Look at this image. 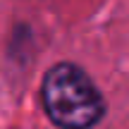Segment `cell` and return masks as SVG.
Wrapping results in <instances>:
<instances>
[{
    "label": "cell",
    "instance_id": "cell-1",
    "mask_svg": "<svg viewBox=\"0 0 129 129\" xmlns=\"http://www.w3.org/2000/svg\"><path fill=\"white\" fill-rule=\"evenodd\" d=\"M41 101L48 120L60 129H93L105 117L103 93L74 62H57L46 72Z\"/></svg>",
    "mask_w": 129,
    "mask_h": 129
}]
</instances>
